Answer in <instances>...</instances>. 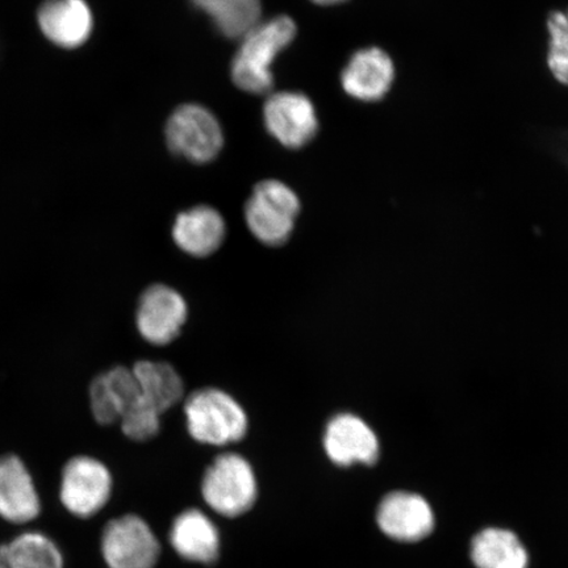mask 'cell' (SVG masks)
I'll return each instance as SVG.
<instances>
[{"instance_id":"14","label":"cell","mask_w":568,"mask_h":568,"mask_svg":"<svg viewBox=\"0 0 568 568\" xmlns=\"http://www.w3.org/2000/svg\"><path fill=\"white\" fill-rule=\"evenodd\" d=\"M141 399L139 382L132 368L116 366L98 375L90 386L92 416L101 425H113Z\"/></svg>"},{"instance_id":"20","label":"cell","mask_w":568,"mask_h":568,"mask_svg":"<svg viewBox=\"0 0 568 568\" xmlns=\"http://www.w3.org/2000/svg\"><path fill=\"white\" fill-rule=\"evenodd\" d=\"M0 568H63V558L51 538L31 531L0 545Z\"/></svg>"},{"instance_id":"24","label":"cell","mask_w":568,"mask_h":568,"mask_svg":"<svg viewBox=\"0 0 568 568\" xmlns=\"http://www.w3.org/2000/svg\"><path fill=\"white\" fill-rule=\"evenodd\" d=\"M312 2L322 4V6H333V4L346 2V0H312Z\"/></svg>"},{"instance_id":"21","label":"cell","mask_w":568,"mask_h":568,"mask_svg":"<svg viewBox=\"0 0 568 568\" xmlns=\"http://www.w3.org/2000/svg\"><path fill=\"white\" fill-rule=\"evenodd\" d=\"M207 12L217 30L230 39H243L260 23L261 0H193Z\"/></svg>"},{"instance_id":"2","label":"cell","mask_w":568,"mask_h":568,"mask_svg":"<svg viewBox=\"0 0 568 568\" xmlns=\"http://www.w3.org/2000/svg\"><path fill=\"white\" fill-rule=\"evenodd\" d=\"M190 436L211 446L237 444L247 433L248 420L241 404L219 388L195 390L184 403Z\"/></svg>"},{"instance_id":"7","label":"cell","mask_w":568,"mask_h":568,"mask_svg":"<svg viewBox=\"0 0 568 568\" xmlns=\"http://www.w3.org/2000/svg\"><path fill=\"white\" fill-rule=\"evenodd\" d=\"M112 494L109 468L95 458L80 456L63 468L60 497L71 515L88 518L105 507Z\"/></svg>"},{"instance_id":"9","label":"cell","mask_w":568,"mask_h":568,"mask_svg":"<svg viewBox=\"0 0 568 568\" xmlns=\"http://www.w3.org/2000/svg\"><path fill=\"white\" fill-rule=\"evenodd\" d=\"M264 116L268 132L291 149L307 145L318 130L315 106L300 92H276L270 97Z\"/></svg>"},{"instance_id":"11","label":"cell","mask_w":568,"mask_h":568,"mask_svg":"<svg viewBox=\"0 0 568 568\" xmlns=\"http://www.w3.org/2000/svg\"><path fill=\"white\" fill-rule=\"evenodd\" d=\"M323 445L326 456L339 467L374 465L379 457L375 433L362 418L352 414L331 418L326 424Z\"/></svg>"},{"instance_id":"6","label":"cell","mask_w":568,"mask_h":568,"mask_svg":"<svg viewBox=\"0 0 568 568\" xmlns=\"http://www.w3.org/2000/svg\"><path fill=\"white\" fill-rule=\"evenodd\" d=\"M169 148L196 163L210 162L223 148V131L215 116L199 104H184L166 125Z\"/></svg>"},{"instance_id":"1","label":"cell","mask_w":568,"mask_h":568,"mask_svg":"<svg viewBox=\"0 0 568 568\" xmlns=\"http://www.w3.org/2000/svg\"><path fill=\"white\" fill-rule=\"evenodd\" d=\"M296 36L295 21L278 17L258 23L243 38L232 62V80L251 94H266L273 88L272 63Z\"/></svg>"},{"instance_id":"23","label":"cell","mask_w":568,"mask_h":568,"mask_svg":"<svg viewBox=\"0 0 568 568\" xmlns=\"http://www.w3.org/2000/svg\"><path fill=\"white\" fill-rule=\"evenodd\" d=\"M119 424L126 438L136 443H146L159 435L161 415L140 399L125 412Z\"/></svg>"},{"instance_id":"19","label":"cell","mask_w":568,"mask_h":568,"mask_svg":"<svg viewBox=\"0 0 568 568\" xmlns=\"http://www.w3.org/2000/svg\"><path fill=\"white\" fill-rule=\"evenodd\" d=\"M473 564L478 568H528L529 557L514 531L487 528L474 537Z\"/></svg>"},{"instance_id":"5","label":"cell","mask_w":568,"mask_h":568,"mask_svg":"<svg viewBox=\"0 0 568 568\" xmlns=\"http://www.w3.org/2000/svg\"><path fill=\"white\" fill-rule=\"evenodd\" d=\"M102 554L109 568H154L161 545L144 518L124 515L105 525Z\"/></svg>"},{"instance_id":"4","label":"cell","mask_w":568,"mask_h":568,"mask_svg":"<svg viewBox=\"0 0 568 568\" xmlns=\"http://www.w3.org/2000/svg\"><path fill=\"white\" fill-rule=\"evenodd\" d=\"M300 211L301 202L294 191L280 181L270 180L254 187L245 204V220L260 243L275 247L287 243Z\"/></svg>"},{"instance_id":"12","label":"cell","mask_w":568,"mask_h":568,"mask_svg":"<svg viewBox=\"0 0 568 568\" xmlns=\"http://www.w3.org/2000/svg\"><path fill=\"white\" fill-rule=\"evenodd\" d=\"M376 523L385 535L399 542H417L435 529V515L423 496L393 493L383 499Z\"/></svg>"},{"instance_id":"22","label":"cell","mask_w":568,"mask_h":568,"mask_svg":"<svg viewBox=\"0 0 568 568\" xmlns=\"http://www.w3.org/2000/svg\"><path fill=\"white\" fill-rule=\"evenodd\" d=\"M549 32L548 68L559 84L568 88V9L552 11L546 20Z\"/></svg>"},{"instance_id":"10","label":"cell","mask_w":568,"mask_h":568,"mask_svg":"<svg viewBox=\"0 0 568 568\" xmlns=\"http://www.w3.org/2000/svg\"><path fill=\"white\" fill-rule=\"evenodd\" d=\"M396 69L390 55L379 47L359 49L341 73V84L355 101L376 103L394 87Z\"/></svg>"},{"instance_id":"15","label":"cell","mask_w":568,"mask_h":568,"mask_svg":"<svg viewBox=\"0 0 568 568\" xmlns=\"http://www.w3.org/2000/svg\"><path fill=\"white\" fill-rule=\"evenodd\" d=\"M38 21L49 41L67 49L83 45L94 26L87 0H47L40 7Z\"/></svg>"},{"instance_id":"13","label":"cell","mask_w":568,"mask_h":568,"mask_svg":"<svg viewBox=\"0 0 568 568\" xmlns=\"http://www.w3.org/2000/svg\"><path fill=\"white\" fill-rule=\"evenodd\" d=\"M169 541L178 556L205 566L217 562L222 549L216 524L203 510L195 508L183 510L175 517Z\"/></svg>"},{"instance_id":"3","label":"cell","mask_w":568,"mask_h":568,"mask_svg":"<svg viewBox=\"0 0 568 568\" xmlns=\"http://www.w3.org/2000/svg\"><path fill=\"white\" fill-rule=\"evenodd\" d=\"M202 496L220 516L234 518L247 514L258 497L251 462L237 453L220 454L203 475Z\"/></svg>"},{"instance_id":"8","label":"cell","mask_w":568,"mask_h":568,"mask_svg":"<svg viewBox=\"0 0 568 568\" xmlns=\"http://www.w3.org/2000/svg\"><path fill=\"white\" fill-rule=\"evenodd\" d=\"M189 307L183 296L166 284L155 283L141 294L136 324L142 338L154 346H166L180 337Z\"/></svg>"},{"instance_id":"18","label":"cell","mask_w":568,"mask_h":568,"mask_svg":"<svg viewBox=\"0 0 568 568\" xmlns=\"http://www.w3.org/2000/svg\"><path fill=\"white\" fill-rule=\"evenodd\" d=\"M141 399L162 416L183 399L184 383L168 362L139 361L132 367Z\"/></svg>"},{"instance_id":"16","label":"cell","mask_w":568,"mask_h":568,"mask_svg":"<svg viewBox=\"0 0 568 568\" xmlns=\"http://www.w3.org/2000/svg\"><path fill=\"white\" fill-rule=\"evenodd\" d=\"M41 503L24 462L17 456L0 457V516L26 524L40 515Z\"/></svg>"},{"instance_id":"17","label":"cell","mask_w":568,"mask_h":568,"mask_svg":"<svg viewBox=\"0 0 568 568\" xmlns=\"http://www.w3.org/2000/svg\"><path fill=\"white\" fill-rule=\"evenodd\" d=\"M225 223L216 210L199 205L176 216L173 240L182 252L195 258L210 257L223 245Z\"/></svg>"}]
</instances>
